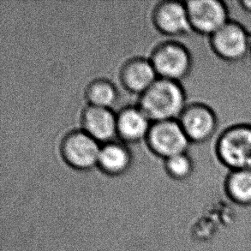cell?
<instances>
[{
	"label": "cell",
	"instance_id": "7a4b0ae2",
	"mask_svg": "<svg viewBox=\"0 0 251 251\" xmlns=\"http://www.w3.org/2000/svg\"><path fill=\"white\" fill-rule=\"evenodd\" d=\"M184 3L190 24L199 33L212 36L229 23L222 0H190Z\"/></svg>",
	"mask_w": 251,
	"mask_h": 251
},
{
	"label": "cell",
	"instance_id": "5b68a950",
	"mask_svg": "<svg viewBox=\"0 0 251 251\" xmlns=\"http://www.w3.org/2000/svg\"><path fill=\"white\" fill-rule=\"evenodd\" d=\"M152 64L163 78L179 82L189 73L191 60L186 49L174 41L157 50Z\"/></svg>",
	"mask_w": 251,
	"mask_h": 251
},
{
	"label": "cell",
	"instance_id": "6da1fadb",
	"mask_svg": "<svg viewBox=\"0 0 251 251\" xmlns=\"http://www.w3.org/2000/svg\"><path fill=\"white\" fill-rule=\"evenodd\" d=\"M186 107L185 94L179 82L162 78L143 92L142 111L159 122L180 117Z\"/></svg>",
	"mask_w": 251,
	"mask_h": 251
},
{
	"label": "cell",
	"instance_id": "8fae6325",
	"mask_svg": "<svg viewBox=\"0 0 251 251\" xmlns=\"http://www.w3.org/2000/svg\"><path fill=\"white\" fill-rule=\"evenodd\" d=\"M156 73L152 63L136 60L130 62L125 69L124 78L130 89L145 92L156 81Z\"/></svg>",
	"mask_w": 251,
	"mask_h": 251
},
{
	"label": "cell",
	"instance_id": "277c9868",
	"mask_svg": "<svg viewBox=\"0 0 251 251\" xmlns=\"http://www.w3.org/2000/svg\"><path fill=\"white\" fill-rule=\"evenodd\" d=\"M150 139L153 150L167 159L186 153L190 143L180 123L174 120L157 123L150 130Z\"/></svg>",
	"mask_w": 251,
	"mask_h": 251
},
{
	"label": "cell",
	"instance_id": "5bb4252c",
	"mask_svg": "<svg viewBox=\"0 0 251 251\" xmlns=\"http://www.w3.org/2000/svg\"><path fill=\"white\" fill-rule=\"evenodd\" d=\"M231 197L239 202H251V171H235L228 181Z\"/></svg>",
	"mask_w": 251,
	"mask_h": 251
},
{
	"label": "cell",
	"instance_id": "2e32d148",
	"mask_svg": "<svg viewBox=\"0 0 251 251\" xmlns=\"http://www.w3.org/2000/svg\"><path fill=\"white\" fill-rule=\"evenodd\" d=\"M167 167L173 178L183 180L190 176L193 169V165L190 157L185 153L168 158Z\"/></svg>",
	"mask_w": 251,
	"mask_h": 251
},
{
	"label": "cell",
	"instance_id": "e0dca14e",
	"mask_svg": "<svg viewBox=\"0 0 251 251\" xmlns=\"http://www.w3.org/2000/svg\"><path fill=\"white\" fill-rule=\"evenodd\" d=\"M240 1L245 9L251 10V0H240Z\"/></svg>",
	"mask_w": 251,
	"mask_h": 251
},
{
	"label": "cell",
	"instance_id": "9a60e30c",
	"mask_svg": "<svg viewBox=\"0 0 251 251\" xmlns=\"http://www.w3.org/2000/svg\"><path fill=\"white\" fill-rule=\"evenodd\" d=\"M89 97L95 106L108 108L115 101V89L108 82H96L89 90Z\"/></svg>",
	"mask_w": 251,
	"mask_h": 251
},
{
	"label": "cell",
	"instance_id": "4fadbf2b",
	"mask_svg": "<svg viewBox=\"0 0 251 251\" xmlns=\"http://www.w3.org/2000/svg\"><path fill=\"white\" fill-rule=\"evenodd\" d=\"M129 161V154L123 147L108 144L100 150L98 163L106 172L119 173L126 169Z\"/></svg>",
	"mask_w": 251,
	"mask_h": 251
},
{
	"label": "cell",
	"instance_id": "30bf717a",
	"mask_svg": "<svg viewBox=\"0 0 251 251\" xmlns=\"http://www.w3.org/2000/svg\"><path fill=\"white\" fill-rule=\"evenodd\" d=\"M84 125L89 136L97 141H106L118 130V120L108 108L93 105L84 115Z\"/></svg>",
	"mask_w": 251,
	"mask_h": 251
},
{
	"label": "cell",
	"instance_id": "7c38bea8",
	"mask_svg": "<svg viewBox=\"0 0 251 251\" xmlns=\"http://www.w3.org/2000/svg\"><path fill=\"white\" fill-rule=\"evenodd\" d=\"M148 116L142 110H125L117 119L118 130L125 138L129 140L139 139L148 131Z\"/></svg>",
	"mask_w": 251,
	"mask_h": 251
},
{
	"label": "cell",
	"instance_id": "8992f818",
	"mask_svg": "<svg viewBox=\"0 0 251 251\" xmlns=\"http://www.w3.org/2000/svg\"><path fill=\"white\" fill-rule=\"evenodd\" d=\"M100 148L97 140L88 133H75L69 136L64 144L65 157L77 168L86 169L98 163Z\"/></svg>",
	"mask_w": 251,
	"mask_h": 251
},
{
	"label": "cell",
	"instance_id": "ba28073f",
	"mask_svg": "<svg viewBox=\"0 0 251 251\" xmlns=\"http://www.w3.org/2000/svg\"><path fill=\"white\" fill-rule=\"evenodd\" d=\"M215 51L227 59L241 58L248 49V35L239 25L228 23L212 35Z\"/></svg>",
	"mask_w": 251,
	"mask_h": 251
},
{
	"label": "cell",
	"instance_id": "3957f363",
	"mask_svg": "<svg viewBox=\"0 0 251 251\" xmlns=\"http://www.w3.org/2000/svg\"><path fill=\"white\" fill-rule=\"evenodd\" d=\"M222 160L234 171H251V128L238 127L229 130L219 143Z\"/></svg>",
	"mask_w": 251,
	"mask_h": 251
},
{
	"label": "cell",
	"instance_id": "52a82bcc",
	"mask_svg": "<svg viewBox=\"0 0 251 251\" xmlns=\"http://www.w3.org/2000/svg\"><path fill=\"white\" fill-rule=\"evenodd\" d=\"M179 123L190 142L207 139L215 129L213 112L203 105H195L184 109L179 117Z\"/></svg>",
	"mask_w": 251,
	"mask_h": 251
},
{
	"label": "cell",
	"instance_id": "9c48e42d",
	"mask_svg": "<svg viewBox=\"0 0 251 251\" xmlns=\"http://www.w3.org/2000/svg\"><path fill=\"white\" fill-rule=\"evenodd\" d=\"M156 17L159 27L167 34L179 36L193 29L184 3H163L159 7Z\"/></svg>",
	"mask_w": 251,
	"mask_h": 251
}]
</instances>
